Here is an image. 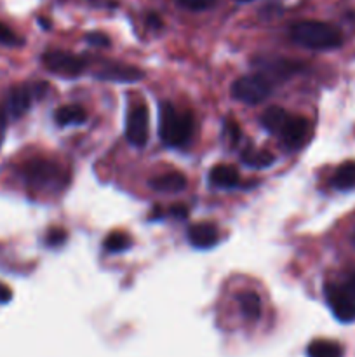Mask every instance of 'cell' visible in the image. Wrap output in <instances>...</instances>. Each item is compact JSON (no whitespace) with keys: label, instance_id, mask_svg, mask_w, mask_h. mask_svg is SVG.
Listing matches in <instances>:
<instances>
[{"label":"cell","instance_id":"1","mask_svg":"<svg viewBox=\"0 0 355 357\" xmlns=\"http://www.w3.org/2000/svg\"><path fill=\"white\" fill-rule=\"evenodd\" d=\"M194 115L190 112H180L174 105L162 103L159 115V136L168 147H187L194 136Z\"/></svg>","mask_w":355,"mask_h":357},{"label":"cell","instance_id":"2","mask_svg":"<svg viewBox=\"0 0 355 357\" xmlns=\"http://www.w3.org/2000/svg\"><path fill=\"white\" fill-rule=\"evenodd\" d=\"M291 39L312 51H327L343 44V35L336 26L323 21H300L291 28Z\"/></svg>","mask_w":355,"mask_h":357},{"label":"cell","instance_id":"3","mask_svg":"<svg viewBox=\"0 0 355 357\" xmlns=\"http://www.w3.org/2000/svg\"><path fill=\"white\" fill-rule=\"evenodd\" d=\"M272 84L263 74L244 75L232 85V96L245 105H258L270 96Z\"/></svg>","mask_w":355,"mask_h":357},{"label":"cell","instance_id":"4","mask_svg":"<svg viewBox=\"0 0 355 357\" xmlns=\"http://www.w3.org/2000/svg\"><path fill=\"white\" fill-rule=\"evenodd\" d=\"M21 176L30 187H54L63 180V173L56 162L48 159H32L21 167Z\"/></svg>","mask_w":355,"mask_h":357},{"label":"cell","instance_id":"5","mask_svg":"<svg viewBox=\"0 0 355 357\" xmlns=\"http://www.w3.org/2000/svg\"><path fill=\"white\" fill-rule=\"evenodd\" d=\"M42 61L49 72L61 77H79L88 67L84 58L65 51H48L42 56Z\"/></svg>","mask_w":355,"mask_h":357},{"label":"cell","instance_id":"6","mask_svg":"<svg viewBox=\"0 0 355 357\" xmlns=\"http://www.w3.org/2000/svg\"><path fill=\"white\" fill-rule=\"evenodd\" d=\"M327 305L333 310L334 317L341 323H354L355 320V295L341 284H326L324 287Z\"/></svg>","mask_w":355,"mask_h":357},{"label":"cell","instance_id":"7","mask_svg":"<svg viewBox=\"0 0 355 357\" xmlns=\"http://www.w3.org/2000/svg\"><path fill=\"white\" fill-rule=\"evenodd\" d=\"M125 136L134 147H145L148 141V110L145 105H134L128 114Z\"/></svg>","mask_w":355,"mask_h":357},{"label":"cell","instance_id":"8","mask_svg":"<svg viewBox=\"0 0 355 357\" xmlns=\"http://www.w3.org/2000/svg\"><path fill=\"white\" fill-rule=\"evenodd\" d=\"M281 134L284 147L290 150H298L307 143L308 136H310V122L301 115H287V121L281 129Z\"/></svg>","mask_w":355,"mask_h":357},{"label":"cell","instance_id":"9","mask_svg":"<svg viewBox=\"0 0 355 357\" xmlns=\"http://www.w3.org/2000/svg\"><path fill=\"white\" fill-rule=\"evenodd\" d=\"M96 77L112 82H138L145 77V72L129 65H106L96 72Z\"/></svg>","mask_w":355,"mask_h":357},{"label":"cell","instance_id":"10","mask_svg":"<svg viewBox=\"0 0 355 357\" xmlns=\"http://www.w3.org/2000/svg\"><path fill=\"white\" fill-rule=\"evenodd\" d=\"M218 239H220L218 229L211 223H197L188 229V241H190L192 246L199 247V249L212 247L218 243Z\"/></svg>","mask_w":355,"mask_h":357},{"label":"cell","instance_id":"11","mask_svg":"<svg viewBox=\"0 0 355 357\" xmlns=\"http://www.w3.org/2000/svg\"><path fill=\"white\" fill-rule=\"evenodd\" d=\"M30 105H32V89L26 88V85H14L9 91L8 108L12 117H23L30 110Z\"/></svg>","mask_w":355,"mask_h":357},{"label":"cell","instance_id":"12","mask_svg":"<svg viewBox=\"0 0 355 357\" xmlns=\"http://www.w3.org/2000/svg\"><path fill=\"white\" fill-rule=\"evenodd\" d=\"M150 187L157 192H168V194H176V192L185 190L187 187V178L180 171H171L164 173L161 176H155L150 181Z\"/></svg>","mask_w":355,"mask_h":357},{"label":"cell","instance_id":"13","mask_svg":"<svg viewBox=\"0 0 355 357\" xmlns=\"http://www.w3.org/2000/svg\"><path fill=\"white\" fill-rule=\"evenodd\" d=\"M54 121L58 125H81L88 121V112L81 105H63L56 110Z\"/></svg>","mask_w":355,"mask_h":357},{"label":"cell","instance_id":"14","mask_svg":"<svg viewBox=\"0 0 355 357\" xmlns=\"http://www.w3.org/2000/svg\"><path fill=\"white\" fill-rule=\"evenodd\" d=\"M239 171L232 166H214L209 173V180L214 187L221 188H234L239 185Z\"/></svg>","mask_w":355,"mask_h":357},{"label":"cell","instance_id":"15","mask_svg":"<svg viewBox=\"0 0 355 357\" xmlns=\"http://www.w3.org/2000/svg\"><path fill=\"white\" fill-rule=\"evenodd\" d=\"M242 316L247 320H256L261 316V300L253 291H244L237 296Z\"/></svg>","mask_w":355,"mask_h":357},{"label":"cell","instance_id":"16","mask_svg":"<svg viewBox=\"0 0 355 357\" xmlns=\"http://www.w3.org/2000/svg\"><path fill=\"white\" fill-rule=\"evenodd\" d=\"M308 357H343V349L333 340H314L307 349Z\"/></svg>","mask_w":355,"mask_h":357},{"label":"cell","instance_id":"17","mask_svg":"<svg viewBox=\"0 0 355 357\" xmlns=\"http://www.w3.org/2000/svg\"><path fill=\"white\" fill-rule=\"evenodd\" d=\"M287 121V114L284 108L281 107H270L263 112L261 115V125L270 133H281V129L284 127Z\"/></svg>","mask_w":355,"mask_h":357},{"label":"cell","instance_id":"18","mask_svg":"<svg viewBox=\"0 0 355 357\" xmlns=\"http://www.w3.org/2000/svg\"><path fill=\"white\" fill-rule=\"evenodd\" d=\"M333 187L338 190H352L355 188V162L348 161L341 164L333 176Z\"/></svg>","mask_w":355,"mask_h":357},{"label":"cell","instance_id":"19","mask_svg":"<svg viewBox=\"0 0 355 357\" xmlns=\"http://www.w3.org/2000/svg\"><path fill=\"white\" fill-rule=\"evenodd\" d=\"M242 162L244 164H247V166L251 167H258V170H261V167H268L274 164L275 157L270 154V152L267 150H261V152H254V150H244L242 152Z\"/></svg>","mask_w":355,"mask_h":357},{"label":"cell","instance_id":"20","mask_svg":"<svg viewBox=\"0 0 355 357\" xmlns=\"http://www.w3.org/2000/svg\"><path fill=\"white\" fill-rule=\"evenodd\" d=\"M131 244H132V241L128 234L114 232L106 237L105 243H103V246H105V249L108 251V253H122V251L129 249Z\"/></svg>","mask_w":355,"mask_h":357},{"label":"cell","instance_id":"21","mask_svg":"<svg viewBox=\"0 0 355 357\" xmlns=\"http://www.w3.org/2000/svg\"><path fill=\"white\" fill-rule=\"evenodd\" d=\"M178 6H181L187 11H194V12H201V11H207L211 9L212 6L216 4V0H176Z\"/></svg>","mask_w":355,"mask_h":357},{"label":"cell","instance_id":"22","mask_svg":"<svg viewBox=\"0 0 355 357\" xmlns=\"http://www.w3.org/2000/svg\"><path fill=\"white\" fill-rule=\"evenodd\" d=\"M241 127H239V124L235 121H227V124H225V138H227L228 145L230 147H237L239 141H241Z\"/></svg>","mask_w":355,"mask_h":357},{"label":"cell","instance_id":"23","mask_svg":"<svg viewBox=\"0 0 355 357\" xmlns=\"http://www.w3.org/2000/svg\"><path fill=\"white\" fill-rule=\"evenodd\" d=\"M66 239H68V234H66V230L56 227V229H51L48 232V236H45V244H48L49 247H58V246H61Z\"/></svg>","mask_w":355,"mask_h":357},{"label":"cell","instance_id":"24","mask_svg":"<svg viewBox=\"0 0 355 357\" xmlns=\"http://www.w3.org/2000/svg\"><path fill=\"white\" fill-rule=\"evenodd\" d=\"M0 42L6 45H19L21 44V39L11 28H8V26L0 23Z\"/></svg>","mask_w":355,"mask_h":357},{"label":"cell","instance_id":"25","mask_svg":"<svg viewBox=\"0 0 355 357\" xmlns=\"http://www.w3.org/2000/svg\"><path fill=\"white\" fill-rule=\"evenodd\" d=\"M85 41L91 45H96V48H108V45L112 44L110 37L101 34V32H91V34L85 35Z\"/></svg>","mask_w":355,"mask_h":357},{"label":"cell","instance_id":"26","mask_svg":"<svg viewBox=\"0 0 355 357\" xmlns=\"http://www.w3.org/2000/svg\"><path fill=\"white\" fill-rule=\"evenodd\" d=\"M168 213L171 214V216L178 218V220H183V218H187L188 210L183 206V204H174V206H171V210H169Z\"/></svg>","mask_w":355,"mask_h":357},{"label":"cell","instance_id":"27","mask_svg":"<svg viewBox=\"0 0 355 357\" xmlns=\"http://www.w3.org/2000/svg\"><path fill=\"white\" fill-rule=\"evenodd\" d=\"M6 129H8V117H6L4 108H0V143L4 141Z\"/></svg>","mask_w":355,"mask_h":357},{"label":"cell","instance_id":"28","mask_svg":"<svg viewBox=\"0 0 355 357\" xmlns=\"http://www.w3.org/2000/svg\"><path fill=\"white\" fill-rule=\"evenodd\" d=\"M12 296L11 289H9L8 286H4V284H0V302H9Z\"/></svg>","mask_w":355,"mask_h":357},{"label":"cell","instance_id":"29","mask_svg":"<svg viewBox=\"0 0 355 357\" xmlns=\"http://www.w3.org/2000/svg\"><path fill=\"white\" fill-rule=\"evenodd\" d=\"M148 26H152V28H155V30L162 28V21H161V19H159L157 14H150V16H148Z\"/></svg>","mask_w":355,"mask_h":357},{"label":"cell","instance_id":"30","mask_svg":"<svg viewBox=\"0 0 355 357\" xmlns=\"http://www.w3.org/2000/svg\"><path fill=\"white\" fill-rule=\"evenodd\" d=\"M345 287H347L348 291H350L352 295H355V272L352 274V276H348V279L345 280V284H343Z\"/></svg>","mask_w":355,"mask_h":357},{"label":"cell","instance_id":"31","mask_svg":"<svg viewBox=\"0 0 355 357\" xmlns=\"http://www.w3.org/2000/svg\"><path fill=\"white\" fill-rule=\"evenodd\" d=\"M352 244L355 246V230H354V234H352Z\"/></svg>","mask_w":355,"mask_h":357},{"label":"cell","instance_id":"32","mask_svg":"<svg viewBox=\"0 0 355 357\" xmlns=\"http://www.w3.org/2000/svg\"><path fill=\"white\" fill-rule=\"evenodd\" d=\"M239 2H253V0H239Z\"/></svg>","mask_w":355,"mask_h":357}]
</instances>
